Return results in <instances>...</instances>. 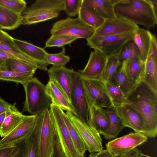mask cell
<instances>
[{
	"mask_svg": "<svg viewBox=\"0 0 157 157\" xmlns=\"http://www.w3.org/2000/svg\"><path fill=\"white\" fill-rule=\"evenodd\" d=\"M147 139L148 137L142 133L131 132L108 141L105 146L106 149L117 157L136 148Z\"/></svg>",
	"mask_w": 157,
	"mask_h": 157,
	"instance_id": "11",
	"label": "cell"
},
{
	"mask_svg": "<svg viewBox=\"0 0 157 157\" xmlns=\"http://www.w3.org/2000/svg\"><path fill=\"white\" fill-rule=\"evenodd\" d=\"M49 111L54 128L55 136L66 157H80L73 144L65 123L63 116V110L51 104Z\"/></svg>",
	"mask_w": 157,
	"mask_h": 157,
	"instance_id": "5",
	"label": "cell"
},
{
	"mask_svg": "<svg viewBox=\"0 0 157 157\" xmlns=\"http://www.w3.org/2000/svg\"><path fill=\"white\" fill-rule=\"evenodd\" d=\"M124 104L140 115L143 122V134L148 137L157 135V94L143 81L125 96Z\"/></svg>",
	"mask_w": 157,
	"mask_h": 157,
	"instance_id": "1",
	"label": "cell"
},
{
	"mask_svg": "<svg viewBox=\"0 0 157 157\" xmlns=\"http://www.w3.org/2000/svg\"><path fill=\"white\" fill-rule=\"evenodd\" d=\"M1 29L0 28V30H1Z\"/></svg>",
	"mask_w": 157,
	"mask_h": 157,
	"instance_id": "53",
	"label": "cell"
},
{
	"mask_svg": "<svg viewBox=\"0 0 157 157\" xmlns=\"http://www.w3.org/2000/svg\"><path fill=\"white\" fill-rule=\"evenodd\" d=\"M66 113L84 143L87 151L93 153L99 152L103 149L100 134L93 126L70 111H67Z\"/></svg>",
	"mask_w": 157,
	"mask_h": 157,
	"instance_id": "7",
	"label": "cell"
},
{
	"mask_svg": "<svg viewBox=\"0 0 157 157\" xmlns=\"http://www.w3.org/2000/svg\"><path fill=\"white\" fill-rule=\"evenodd\" d=\"M141 151L136 148L131 151L117 157H139Z\"/></svg>",
	"mask_w": 157,
	"mask_h": 157,
	"instance_id": "44",
	"label": "cell"
},
{
	"mask_svg": "<svg viewBox=\"0 0 157 157\" xmlns=\"http://www.w3.org/2000/svg\"><path fill=\"white\" fill-rule=\"evenodd\" d=\"M139 157H152L143 153L142 152L140 153Z\"/></svg>",
	"mask_w": 157,
	"mask_h": 157,
	"instance_id": "51",
	"label": "cell"
},
{
	"mask_svg": "<svg viewBox=\"0 0 157 157\" xmlns=\"http://www.w3.org/2000/svg\"><path fill=\"white\" fill-rule=\"evenodd\" d=\"M88 123L102 135L108 130L110 125L109 118L103 109L92 105H90V117Z\"/></svg>",
	"mask_w": 157,
	"mask_h": 157,
	"instance_id": "25",
	"label": "cell"
},
{
	"mask_svg": "<svg viewBox=\"0 0 157 157\" xmlns=\"http://www.w3.org/2000/svg\"><path fill=\"white\" fill-rule=\"evenodd\" d=\"M10 104L0 97V115L8 110Z\"/></svg>",
	"mask_w": 157,
	"mask_h": 157,
	"instance_id": "46",
	"label": "cell"
},
{
	"mask_svg": "<svg viewBox=\"0 0 157 157\" xmlns=\"http://www.w3.org/2000/svg\"><path fill=\"white\" fill-rule=\"evenodd\" d=\"M64 0H37L21 13L22 25H30L58 17L63 10Z\"/></svg>",
	"mask_w": 157,
	"mask_h": 157,
	"instance_id": "3",
	"label": "cell"
},
{
	"mask_svg": "<svg viewBox=\"0 0 157 157\" xmlns=\"http://www.w3.org/2000/svg\"><path fill=\"white\" fill-rule=\"evenodd\" d=\"M116 0H83L82 4L105 20L116 18L114 5Z\"/></svg>",
	"mask_w": 157,
	"mask_h": 157,
	"instance_id": "23",
	"label": "cell"
},
{
	"mask_svg": "<svg viewBox=\"0 0 157 157\" xmlns=\"http://www.w3.org/2000/svg\"><path fill=\"white\" fill-rule=\"evenodd\" d=\"M104 83L114 107H117L124 104L125 95L121 90L113 82Z\"/></svg>",
	"mask_w": 157,
	"mask_h": 157,
	"instance_id": "36",
	"label": "cell"
},
{
	"mask_svg": "<svg viewBox=\"0 0 157 157\" xmlns=\"http://www.w3.org/2000/svg\"><path fill=\"white\" fill-rule=\"evenodd\" d=\"M21 13H19L0 6V28L14 30L22 25Z\"/></svg>",
	"mask_w": 157,
	"mask_h": 157,
	"instance_id": "29",
	"label": "cell"
},
{
	"mask_svg": "<svg viewBox=\"0 0 157 157\" xmlns=\"http://www.w3.org/2000/svg\"><path fill=\"white\" fill-rule=\"evenodd\" d=\"M154 8L157 12V1L156 0H151Z\"/></svg>",
	"mask_w": 157,
	"mask_h": 157,
	"instance_id": "49",
	"label": "cell"
},
{
	"mask_svg": "<svg viewBox=\"0 0 157 157\" xmlns=\"http://www.w3.org/2000/svg\"><path fill=\"white\" fill-rule=\"evenodd\" d=\"M78 17L84 23L96 29L104 23L105 19L85 6L83 4L80 9Z\"/></svg>",
	"mask_w": 157,
	"mask_h": 157,
	"instance_id": "32",
	"label": "cell"
},
{
	"mask_svg": "<svg viewBox=\"0 0 157 157\" xmlns=\"http://www.w3.org/2000/svg\"><path fill=\"white\" fill-rule=\"evenodd\" d=\"M140 54L136 44L133 41L127 42L121 48L120 60L121 63L124 61H128L137 58H140Z\"/></svg>",
	"mask_w": 157,
	"mask_h": 157,
	"instance_id": "35",
	"label": "cell"
},
{
	"mask_svg": "<svg viewBox=\"0 0 157 157\" xmlns=\"http://www.w3.org/2000/svg\"><path fill=\"white\" fill-rule=\"evenodd\" d=\"M71 101L76 115L84 121L88 123L90 117V104L79 72L76 71L74 76Z\"/></svg>",
	"mask_w": 157,
	"mask_h": 157,
	"instance_id": "12",
	"label": "cell"
},
{
	"mask_svg": "<svg viewBox=\"0 0 157 157\" xmlns=\"http://www.w3.org/2000/svg\"><path fill=\"white\" fill-rule=\"evenodd\" d=\"M81 78L90 105L101 109L114 107L102 81Z\"/></svg>",
	"mask_w": 157,
	"mask_h": 157,
	"instance_id": "10",
	"label": "cell"
},
{
	"mask_svg": "<svg viewBox=\"0 0 157 157\" xmlns=\"http://www.w3.org/2000/svg\"><path fill=\"white\" fill-rule=\"evenodd\" d=\"M19 149V144L0 147V157H15Z\"/></svg>",
	"mask_w": 157,
	"mask_h": 157,
	"instance_id": "42",
	"label": "cell"
},
{
	"mask_svg": "<svg viewBox=\"0 0 157 157\" xmlns=\"http://www.w3.org/2000/svg\"><path fill=\"white\" fill-rule=\"evenodd\" d=\"M63 116L71 138L76 151L80 157H85V154L87 150L84 143L79 137L69 118L64 111Z\"/></svg>",
	"mask_w": 157,
	"mask_h": 157,
	"instance_id": "33",
	"label": "cell"
},
{
	"mask_svg": "<svg viewBox=\"0 0 157 157\" xmlns=\"http://www.w3.org/2000/svg\"><path fill=\"white\" fill-rule=\"evenodd\" d=\"M95 30L78 17H68L54 23L50 33L51 35L67 36L87 40L93 35Z\"/></svg>",
	"mask_w": 157,
	"mask_h": 157,
	"instance_id": "6",
	"label": "cell"
},
{
	"mask_svg": "<svg viewBox=\"0 0 157 157\" xmlns=\"http://www.w3.org/2000/svg\"><path fill=\"white\" fill-rule=\"evenodd\" d=\"M126 61L121 64L114 75L113 78L115 84L123 92L125 96L129 93L135 87L128 77L125 67Z\"/></svg>",
	"mask_w": 157,
	"mask_h": 157,
	"instance_id": "31",
	"label": "cell"
},
{
	"mask_svg": "<svg viewBox=\"0 0 157 157\" xmlns=\"http://www.w3.org/2000/svg\"><path fill=\"white\" fill-rule=\"evenodd\" d=\"M37 115H25L18 126L0 140V147L17 145L27 139L34 129Z\"/></svg>",
	"mask_w": 157,
	"mask_h": 157,
	"instance_id": "13",
	"label": "cell"
},
{
	"mask_svg": "<svg viewBox=\"0 0 157 157\" xmlns=\"http://www.w3.org/2000/svg\"><path fill=\"white\" fill-rule=\"evenodd\" d=\"M13 39L7 33L0 30V50L9 54L14 58L22 60L37 67L35 63L18 48Z\"/></svg>",
	"mask_w": 157,
	"mask_h": 157,
	"instance_id": "21",
	"label": "cell"
},
{
	"mask_svg": "<svg viewBox=\"0 0 157 157\" xmlns=\"http://www.w3.org/2000/svg\"><path fill=\"white\" fill-rule=\"evenodd\" d=\"M102 109L108 117L110 121L109 128L103 136L106 140L115 138L125 127L117 113L116 107Z\"/></svg>",
	"mask_w": 157,
	"mask_h": 157,
	"instance_id": "27",
	"label": "cell"
},
{
	"mask_svg": "<svg viewBox=\"0 0 157 157\" xmlns=\"http://www.w3.org/2000/svg\"><path fill=\"white\" fill-rule=\"evenodd\" d=\"M96 152L90 153L88 157H95Z\"/></svg>",
	"mask_w": 157,
	"mask_h": 157,
	"instance_id": "52",
	"label": "cell"
},
{
	"mask_svg": "<svg viewBox=\"0 0 157 157\" xmlns=\"http://www.w3.org/2000/svg\"><path fill=\"white\" fill-rule=\"evenodd\" d=\"M152 34L147 30L139 28L134 32L131 40L138 47L140 54V59L144 62L149 50Z\"/></svg>",
	"mask_w": 157,
	"mask_h": 157,
	"instance_id": "26",
	"label": "cell"
},
{
	"mask_svg": "<svg viewBox=\"0 0 157 157\" xmlns=\"http://www.w3.org/2000/svg\"><path fill=\"white\" fill-rule=\"evenodd\" d=\"M43 117V113L37 115L36 125L31 135L22 143L21 157H36L37 142Z\"/></svg>",
	"mask_w": 157,
	"mask_h": 157,
	"instance_id": "24",
	"label": "cell"
},
{
	"mask_svg": "<svg viewBox=\"0 0 157 157\" xmlns=\"http://www.w3.org/2000/svg\"><path fill=\"white\" fill-rule=\"evenodd\" d=\"M63 10L69 17H75L78 14L83 0H64Z\"/></svg>",
	"mask_w": 157,
	"mask_h": 157,
	"instance_id": "41",
	"label": "cell"
},
{
	"mask_svg": "<svg viewBox=\"0 0 157 157\" xmlns=\"http://www.w3.org/2000/svg\"><path fill=\"white\" fill-rule=\"evenodd\" d=\"M55 139L54 128L49 109L43 113L36 157H55Z\"/></svg>",
	"mask_w": 157,
	"mask_h": 157,
	"instance_id": "9",
	"label": "cell"
},
{
	"mask_svg": "<svg viewBox=\"0 0 157 157\" xmlns=\"http://www.w3.org/2000/svg\"><path fill=\"white\" fill-rule=\"evenodd\" d=\"M25 116L17 109L15 103L10 104L0 125V136L3 138L8 135L21 123Z\"/></svg>",
	"mask_w": 157,
	"mask_h": 157,
	"instance_id": "20",
	"label": "cell"
},
{
	"mask_svg": "<svg viewBox=\"0 0 157 157\" xmlns=\"http://www.w3.org/2000/svg\"><path fill=\"white\" fill-rule=\"evenodd\" d=\"M55 157H66L61 148L58 139L55 136Z\"/></svg>",
	"mask_w": 157,
	"mask_h": 157,
	"instance_id": "43",
	"label": "cell"
},
{
	"mask_svg": "<svg viewBox=\"0 0 157 157\" xmlns=\"http://www.w3.org/2000/svg\"><path fill=\"white\" fill-rule=\"evenodd\" d=\"M108 58L107 56L98 51H91L85 67L78 71L81 78L101 80Z\"/></svg>",
	"mask_w": 157,
	"mask_h": 157,
	"instance_id": "16",
	"label": "cell"
},
{
	"mask_svg": "<svg viewBox=\"0 0 157 157\" xmlns=\"http://www.w3.org/2000/svg\"><path fill=\"white\" fill-rule=\"evenodd\" d=\"M116 108L125 127L130 128L135 132L143 133V120L136 110L126 104Z\"/></svg>",
	"mask_w": 157,
	"mask_h": 157,
	"instance_id": "19",
	"label": "cell"
},
{
	"mask_svg": "<svg viewBox=\"0 0 157 157\" xmlns=\"http://www.w3.org/2000/svg\"><path fill=\"white\" fill-rule=\"evenodd\" d=\"M6 114V112L3 113L0 115V125L3 122Z\"/></svg>",
	"mask_w": 157,
	"mask_h": 157,
	"instance_id": "50",
	"label": "cell"
},
{
	"mask_svg": "<svg viewBox=\"0 0 157 157\" xmlns=\"http://www.w3.org/2000/svg\"><path fill=\"white\" fill-rule=\"evenodd\" d=\"M144 67V62L140 58H137L126 62V73L135 87L143 81Z\"/></svg>",
	"mask_w": 157,
	"mask_h": 157,
	"instance_id": "30",
	"label": "cell"
},
{
	"mask_svg": "<svg viewBox=\"0 0 157 157\" xmlns=\"http://www.w3.org/2000/svg\"><path fill=\"white\" fill-rule=\"evenodd\" d=\"M26 4L24 0H0V6L19 13H22Z\"/></svg>",
	"mask_w": 157,
	"mask_h": 157,
	"instance_id": "40",
	"label": "cell"
},
{
	"mask_svg": "<svg viewBox=\"0 0 157 157\" xmlns=\"http://www.w3.org/2000/svg\"><path fill=\"white\" fill-rule=\"evenodd\" d=\"M121 50L117 53L108 57L101 78L104 82H112L114 75L121 64L120 60Z\"/></svg>",
	"mask_w": 157,
	"mask_h": 157,
	"instance_id": "34",
	"label": "cell"
},
{
	"mask_svg": "<svg viewBox=\"0 0 157 157\" xmlns=\"http://www.w3.org/2000/svg\"><path fill=\"white\" fill-rule=\"evenodd\" d=\"M138 28V25L124 19L116 17L105 20L103 24L95 29L93 36H102L117 35L134 32Z\"/></svg>",
	"mask_w": 157,
	"mask_h": 157,
	"instance_id": "15",
	"label": "cell"
},
{
	"mask_svg": "<svg viewBox=\"0 0 157 157\" xmlns=\"http://www.w3.org/2000/svg\"><path fill=\"white\" fill-rule=\"evenodd\" d=\"M45 91L51 98L52 104L76 115L71 101L52 81L49 80L46 85Z\"/></svg>",
	"mask_w": 157,
	"mask_h": 157,
	"instance_id": "22",
	"label": "cell"
},
{
	"mask_svg": "<svg viewBox=\"0 0 157 157\" xmlns=\"http://www.w3.org/2000/svg\"><path fill=\"white\" fill-rule=\"evenodd\" d=\"M47 71L49 80L54 82L71 102V90L76 71L65 66H52Z\"/></svg>",
	"mask_w": 157,
	"mask_h": 157,
	"instance_id": "14",
	"label": "cell"
},
{
	"mask_svg": "<svg viewBox=\"0 0 157 157\" xmlns=\"http://www.w3.org/2000/svg\"><path fill=\"white\" fill-rule=\"evenodd\" d=\"M134 32L102 36H93L86 40L87 44L90 48L109 57L118 52L131 40Z\"/></svg>",
	"mask_w": 157,
	"mask_h": 157,
	"instance_id": "8",
	"label": "cell"
},
{
	"mask_svg": "<svg viewBox=\"0 0 157 157\" xmlns=\"http://www.w3.org/2000/svg\"><path fill=\"white\" fill-rule=\"evenodd\" d=\"M37 67L22 60L10 58L0 67V71H11L33 77Z\"/></svg>",
	"mask_w": 157,
	"mask_h": 157,
	"instance_id": "28",
	"label": "cell"
},
{
	"mask_svg": "<svg viewBox=\"0 0 157 157\" xmlns=\"http://www.w3.org/2000/svg\"><path fill=\"white\" fill-rule=\"evenodd\" d=\"M16 45L21 51L36 65L37 68L47 71L49 65L47 60L48 53L45 49L26 41L14 38Z\"/></svg>",
	"mask_w": 157,
	"mask_h": 157,
	"instance_id": "18",
	"label": "cell"
},
{
	"mask_svg": "<svg viewBox=\"0 0 157 157\" xmlns=\"http://www.w3.org/2000/svg\"><path fill=\"white\" fill-rule=\"evenodd\" d=\"M10 58H14L9 54L0 50V67L6 60Z\"/></svg>",
	"mask_w": 157,
	"mask_h": 157,
	"instance_id": "47",
	"label": "cell"
},
{
	"mask_svg": "<svg viewBox=\"0 0 157 157\" xmlns=\"http://www.w3.org/2000/svg\"><path fill=\"white\" fill-rule=\"evenodd\" d=\"M78 39L77 38L67 36L51 35L46 42L45 48L63 47Z\"/></svg>",
	"mask_w": 157,
	"mask_h": 157,
	"instance_id": "38",
	"label": "cell"
},
{
	"mask_svg": "<svg viewBox=\"0 0 157 157\" xmlns=\"http://www.w3.org/2000/svg\"><path fill=\"white\" fill-rule=\"evenodd\" d=\"M144 65L143 81L157 94V41L156 36L153 34Z\"/></svg>",
	"mask_w": 157,
	"mask_h": 157,
	"instance_id": "17",
	"label": "cell"
},
{
	"mask_svg": "<svg viewBox=\"0 0 157 157\" xmlns=\"http://www.w3.org/2000/svg\"><path fill=\"white\" fill-rule=\"evenodd\" d=\"M114 10L116 17L148 29L157 24V12L151 0H116Z\"/></svg>",
	"mask_w": 157,
	"mask_h": 157,
	"instance_id": "2",
	"label": "cell"
},
{
	"mask_svg": "<svg viewBox=\"0 0 157 157\" xmlns=\"http://www.w3.org/2000/svg\"><path fill=\"white\" fill-rule=\"evenodd\" d=\"M95 157H116L115 156L107 149L96 152Z\"/></svg>",
	"mask_w": 157,
	"mask_h": 157,
	"instance_id": "45",
	"label": "cell"
},
{
	"mask_svg": "<svg viewBox=\"0 0 157 157\" xmlns=\"http://www.w3.org/2000/svg\"><path fill=\"white\" fill-rule=\"evenodd\" d=\"M23 86L25 94L23 112L36 115L49 109L52 101L46 92V85L33 77Z\"/></svg>",
	"mask_w": 157,
	"mask_h": 157,
	"instance_id": "4",
	"label": "cell"
},
{
	"mask_svg": "<svg viewBox=\"0 0 157 157\" xmlns=\"http://www.w3.org/2000/svg\"><path fill=\"white\" fill-rule=\"evenodd\" d=\"M33 77L11 71H0V80L11 81L22 85Z\"/></svg>",
	"mask_w": 157,
	"mask_h": 157,
	"instance_id": "37",
	"label": "cell"
},
{
	"mask_svg": "<svg viewBox=\"0 0 157 157\" xmlns=\"http://www.w3.org/2000/svg\"><path fill=\"white\" fill-rule=\"evenodd\" d=\"M19 144V150L15 157H21L22 152V142Z\"/></svg>",
	"mask_w": 157,
	"mask_h": 157,
	"instance_id": "48",
	"label": "cell"
},
{
	"mask_svg": "<svg viewBox=\"0 0 157 157\" xmlns=\"http://www.w3.org/2000/svg\"><path fill=\"white\" fill-rule=\"evenodd\" d=\"M70 57L66 55L65 48L62 47V51L58 53H48L47 57V62L49 65L51 64L52 66L60 67L65 66L70 60Z\"/></svg>",
	"mask_w": 157,
	"mask_h": 157,
	"instance_id": "39",
	"label": "cell"
}]
</instances>
